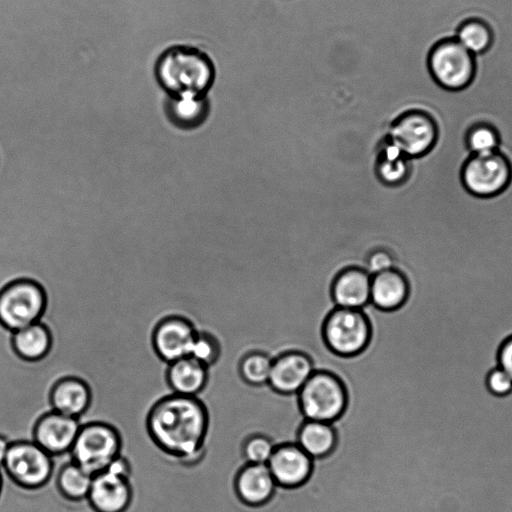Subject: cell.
<instances>
[{"label": "cell", "mask_w": 512, "mask_h": 512, "mask_svg": "<svg viewBox=\"0 0 512 512\" xmlns=\"http://www.w3.org/2000/svg\"><path fill=\"white\" fill-rule=\"evenodd\" d=\"M147 425L153 441L161 450L192 462L202 448L207 415L195 396L172 394L154 405Z\"/></svg>", "instance_id": "1"}, {"label": "cell", "mask_w": 512, "mask_h": 512, "mask_svg": "<svg viewBox=\"0 0 512 512\" xmlns=\"http://www.w3.org/2000/svg\"><path fill=\"white\" fill-rule=\"evenodd\" d=\"M155 75L168 96L207 95L216 71L212 59L204 51L190 46H175L161 54Z\"/></svg>", "instance_id": "2"}, {"label": "cell", "mask_w": 512, "mask_h": 512, "mask_svg": "<svg viewBox=\"0 0 512 512\" xmlns=\"http://www.w3.org/2000/svg\"><path fill=\"white\" fill-rule=\"evenodd\" d=\"M48 304L43 285L32 278H19L0 289V324L15 332L40 322Z\"/></svg>", "instance_id": "3"}, {"label": "cell", "mask_w": 512, "mask_h": 512, "mask_svg": "<svg viewBox=\"0 0 512 512\" xmlns=\"http://www.w3.org/2000/svg\"><path fill=\"white\" fill-rule=\"evenodd\" d=\"M120 449L121 439L113 426L91 422L81 425L69 455L71 461L94 476L108 468Z\"/></svg>", "instance_id": "4"}, {"label": "cell", "mask_w": 512, "mask_h": 512, "mask_svg": "<svg viewBox=\"0 0 512 512\" xmlns=\"http://www.w3.org/2000/svg\"><path fill=\"white\" fill-rule=\"evenodd\" d=\"M463 187L473 196L490 198L504 192L512 182V163L499 149L470 154L461 167Z\"/></svg>", "instance_id": "5"}, {"label": "cell", "mask_w": 512, "mask_h": 512, "mask_svg": "<svg viewBox=\"0 0 512 512\" xmlns=\"http://www.w3.org/2000/svg\"><path fill=\"white\" fill-rule=\"evenodd\" d=\"M440 125L422 109L402 110L391 122L387 138L409 159L428 154L436 145Z\"/></svg>", "instance_id": "6"}, {"label": "cell", "mask_w": 512, "mask_h": 512, "mask_svg": "<svg viewBox=\"0 0 512 512\" xmlns=\"http://www.w3.org/2000/svg\"><path fill=\"white\" fill-rule=\"evenodd\" d=\"M1 467L16 485L36 489L51 479L55 458L33 440H21L10 443Z\"/></svg>", "instance_id": "7"}, {"label": "cell", "mask_w": 512, "mask_h": 512, "mask_svg": "<svg viewBox=\"0 0 512 512\" xmlns=\"http://www.w3.org/2000/svg\"><path fill=\"white\" fill-rule=\"evenodd\" d=\"M298 393L300 407L307 420L331 423L341 415L346 405L342 383L326 372H314Z\"/></svg>", "instance_id": "8"}, {"label": "cell", "mask_w": 512, "mask_h": 512, "mask_svg": "<svg viewBox=\"0 0 512 512\" xmlns=\"http://www.w3.org/2000/svg\"><path fill=\"white\" fill-rule=\"evenodd\" d=\"M428 67L434 80L444 89L461 90L474 74V55L456 39L436 44L428 57Z\"/></svg>", "instance_id": "9"}, {"label": "cell", "mask_w": 512, "mask_h": 512, "mask_svg": "<svg viewBox=\"0 0 512 512\" xmlns=\"http://www.w3.org/2000/svg\"><path fill=\"white\" fill-rule=\"evenodd\" d=\"M323 335L332 351L351 356L366 346L370 326L362 309L335 307L324 322Z\"/></svg>", "instance_id": "10"}, {"label": "cell", "mask_w": 512, "mask_h": 512, "mask_svg": "<svg viewBox=\"0 0 512 512\" xmlns=\"http://www.w3.org/2000/svg\"><path fill=\"white\" fill-rule=\"evenodd\" d=\"M80 428L78 418L51 410L36 422L33 441L51 456L65 455L70 452Z\"/></svg>", "instance_id": "11"}, {"label": "cell", "mask_w": 512, "mask_h": 512, "mask_svg": "<svg viewBox=\"0 0 512 512\" xmlns=\"http://www.w3.org/2000/svg\"><path fill=\"white\" fill-rule=\"evenodd\" d=\"M197 331L193 324L181 316L162 319L153 332V346L164 361L171 363L190 356Z\"/></svg>", "instance_id": "12"}, {"label": "cell", "mask_w": 512, "mask_h": 512, "mask_svg": "<svg viewBox=\"0 0 512 512\" xmlns=\"http://www.w3.org/2000/svg\"><path fill=\"white\" fill-rule=\"evenodd\" d=\"M371 274L358 266H349L334 277L329 297L336 307L363 309L370 303Z\"/></svg>", "instance_id": "13"}, {"label": "cell", "mask_w": 512, "mask_h": 512, "mask_svg": "<svg viewBox=\"0 0 512 512\" xmlns=\"http://www.w3.org/2000/svg\"><path fill=\"white\" fill-rule=\"evenodd\" d=\"M131 496L128 478L106 469L93 476L87 500L95 512H123Z\"/></svg>", "instance_id": "14"}, {"label": "cell", "mask_w": 512, "mask_h": 512, "mask_svg": "<svg viewBox=\"0 0 512 512\" xmlns=\"http://www.w3.org/2000/svg\"><path fill=\"white\" fill-rule=\"evenodd\" d=\"M267 466L278 485L294 487L310 475L312 458L297 444H287L275 448Z\"/></svg>", "instance_id": "15"}, {"label": "cell", "mask_w": 512, "mask_h": 512, "mask_svg": "<svg viewBox=\"0 0 512 512\" xmlns=\"http://www.w3.org/2000/svg\"><path fill=\"white\" fill-rule=\"evenodd\" d=\"M371 276V305L382 311H395L406 304L411 286L401 270L393 267Z\"/></svg>", "instance_id": "16"}, {"label": "cell", "mask_w": 512, "mask_h": 512, "mask_svg": "<svg viewBox=\"0 0 512 512\" xmlns=\"http://www.w3.org/2000/svg\"><path fill=\"white\" fill-rule=\"evenodd\" d=\"M313 373L312 363L306 355L290 352L273 360L268 383L278 392L295 393Z\"/></svg>", "instance_id": "17"}, {"label": "cell", "mask_w": 512, "mask_h": 512, "mask_svg": "<svg viewBox=\"0 0 512 512\" xmlns=\"http://www.w3.org/2000/svg\"><path fill=\"white\" fill-rule=\"evenodd\" d=\"M91 392L88 385L76 377H64L51 388L49 403L51 410L78 418L88 409Z\"/></svg>", "instance_id": "18"}, {"label": "cell", "mask_w": 512, "mask_h": 512, "mask_svg": "<svg viewBox=\"0 0 512 512\" xmlns=\"http://www.w3.org/2000/svg\"><path fill=\"white\" fill-rule=\"evenodd\" d=\"M165 112L169 121L182 130L199 127L207 119L210 102L207 95L181 94L168 96Z\"/></svg>", "instance_id": "19"}, {"label": "cell", "mask_w": 512, "mask_h": 512, "mask_svg": "<svg viewBox=\"0 0 512 512\" xmlns=\"http://www.w3.org/2000/svg\"><path fill=\"white\" fill-rule=\"evenodd\" d=\"M267 464H247L236 478V490L246 503L258 505L267 501L276 486Z\"/></svg>", "instance_id": "20"}, {"label": "cell", "mask_w": 512, "mask_h": 512, "mask_svg": "<svg viewBox=\"0 0 512 512\" xmlns=\"http://www.w3.org/2000/svg\"><path fill=\"white\" fill-rule=\"evenodd\" d=\"M207 367L191 356L171 362L167 370L168 384L174 394L196 396L204 387Z\"/></svg>", "instance_id": "21"}, {"label": "cell", "mask_w": 512, "mask_h": 512, "mask_svg": "<svg viewBox=\"0 0 512 512\" xmlns=\"http://www.w3.org/2000/svg\"><path fill=\"white\" fill-rule=\"evenodd\" d=\"M411 159L406 157L385 137L376 157L375 171L378 179L386 186L403 185L411 175Z\"/></svg>", "instance_id": "22"}, {"label": "cell", "mask_w": 512, "mask_h": 512, "mask_svg": "<svg viewBox=\"0 0 512 512\" xmlns=\"http://www.w3.org/2000/svg\"><path fill=\"white\" fill-rule=\"evenodd\" d=\"M55 458V482L58 491L67 499L81 501L87 498L91 488L93 475L71 461L69 453L61 460Z\"/></svg>", "instance_id": "23"}, {"label": "cell", "mask_w": 512, "mask_h": 512, "mask_svg": "<svg viewBox=\"0 0 512 512\" xmlns=\"http://www.w3.org/2000/svg\"><path fill=\"white\" fill-rule=\"evenodd\" d=\"M11 340L16 355L29 362L43 359L52 344L51 333L41 321L12 332Z\"/></svg>", "instance_id": "24"}, {"label": "cell", "mask_w": 512, "mask_h": 512, "mask_svg": "<svg viewBox=\"0 0 512 512\" xmlns=\"http://www.w3.org/2000/svg\"><path fill=\"white\" fill-rule=\"evenodd\" d=\"M335 441L330 423L307 420L299 430L297 445L311 458H319L333 450Z\"/></svg>", "instance_id": "25"}, {"label": "cell", "mask_w": 512, "mask_h": 512, "mask_svg": "<svg viewBox=\"0 0 512 512\" xmlns=\"http://www.w3.org/2000/svg\"><path fill=\"white\" fill-rule=\"evenodd\" d=\"M464 141L470 154L488 153L499 149L501 135L498 127L488 120L469 122Z\"/></svg>", "instance_id": "26"}, {"label": "cell", "mask_w": 512, "mask_h": 512, "mask_svg": "<svg viewBox=\"0 0 512 512\" xmlns=\"http://www.w3.org/2000/svg\"><path fill=\"white\" fill-rule=\"evenodd\" d=\"M455 39L473 55L488 49L492 41L489 27L482 21L470 19L458 28Z\"/></svg>", "instance_id": "27"}, {"label": "cell", "mask_w": 512, "mask_h": 512, "mask_svg": "<svg viewBox=\"0 0 512 512\" xmlns=\"http://www.w3.org/2000/svg\"><path fill=\"white\" fill-rule=\"evenodd\" d=\"M273 360L267 355L254 352L245 356L240 365L242 377L250 384L262 385L269 381Z\"/></svg>", "instance_id": "28"}, {"label": "cell", "mask_w": 512, "mask_h": 512, "mask_svg": "<svg viewBox=\"0 0 512 512\" xmlns=\"http://www.w3.org/2000/svg\"><path fill=\"white\" fill-rule=\"evenodd\" d=\"M275 448L268 438L253 436L244 445V456L248 464H267Z\"/></svg>", "instance_id": "29"}, {"label": "cell", "mask_w": 512, "mask_h": 512, "mask_svg": "<svg viewBox=\"0 0 512 512\" xmlns=\"http://www.w3.org/2000/svg\"><path fill=\"white\" fill-rule=\"evenodd\" d=\"M190 356L207 367L211 365L218 356L217 343L210 335L197 332Z\"/></svg>", "instance_id": "30"}, {"label": "cell", "mask_w": 512, "mask_h": 512, "mask_svg": "<svg viewBox=\"0 0 512 512\" xmlns=\"http://www.w3.org/2000/svg\"><path fill=\"white\" fill-rule=\"evenodd\" d=\"M486 386L493 395L505 396L512 391V378L500 367H497L488 373Z\"/></svg>", "instance_id": "31"}, {"label": "cell", "mask_w": 512, "mask_h": 512, "mask_svg": "<svg viewBox=\"0 0 512 512\" xmlns=\"http://www.w3.org/2000/svg\"><path fill=\"white\" fill-rule=\"evenodd\" d=\"M366 270L371 274H377L394 267V257L385 249H375L367 257Z\"/></svg>", "instance_id": "32"}, {"label": "cell", "mask_w": 512, "mask_h": 512, "mask_svg": "<svg viewBox=\"0 0 512 512\" xmlns=\"http://www.w3.org/2000/svg\"><path fill=\"white\" fill-rule=\"evenodd\" d=\"M499 367L512 378V336L506 339L498 353Z\"/></svg>", "instance_id": "33"}, {"label": "cell", "mask_w": 512, "mask_h": 512, "mask_svg": "<svg viewBox=\"0 0 512 512\" xmlns=\"http://www.w3.org/2000/svg\"><path fill=\"white\" fill-rule=\"evenodd\" d=\"M9 446L10 442L0 435V466L3 465Z\"/></svg>", "instance_id": "34"}, {"label": "cell", "mask_w": 512, "mask_h": 512, "mask_svg": "<svg viewBox=\"0 0 512 512\" xmlns=\"http://www.w3.org/2000/svg\"><path fill=\"white\" fill-rule=\"evenodd\" d=\"M0 489H1V471H0Z\"/></svg>", "instance_id": "35"}]
</instances>
